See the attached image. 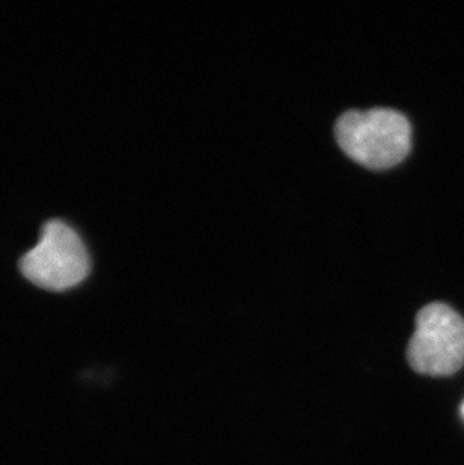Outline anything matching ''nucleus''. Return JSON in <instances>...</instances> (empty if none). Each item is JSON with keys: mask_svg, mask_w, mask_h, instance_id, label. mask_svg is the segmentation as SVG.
Instances as JSON below:
<instances>
[{"mask_svg": "<svg viewBox=\"0 0 464 465\" xmlns=\"http://www.w3.org/2000/svg\"><path fill=\"white\" fill-rule=\"evenodd\" d=\"M20 272L40 288L66 291L88 277L91 258L76 229L62 220H48L36 246L20 259Z\"/></svg>", "mask_w": 464, "mask_h": 465, "instance_id": "f03ea898", "label": "nucleus"}, {"mask_svg": "<svg viewBox=\"0 0 464 465\" xmlns=\"http://www.w3.org/2000/svg\"><path fill=\"white\" fill-rule=\"evenodd\" d=\"M333 132L342 153L371 171L397 166L412 151V124L388 107L348 110L338 118Z\"/></svg>", "mask_w": 464, "mask_h": 465, "instance_id": "f257e3e1", "label": "nucleus"}, {"mask_svg": "<svg viewBox=\"0 0 464 465\" xmlns=\"http://www.w3.org/2000/svg\"><path fill=\"white\" fill-rule=\"evenodd\" d=\"M461 413H463V417H464V404H463V407H461Z\"/></svg>", "mask_w": 464, "mask_h": 465, "instance_id": "20e7f679", "label": "nucleus"}, {"mask_svg": "<svg viewBox=\"0 0 464 465\" xmlns=\"http://www.w3.org/2000/svg\"><path fill=\"white\" fill-rule=\"evenodd\" d=\"M408 361L417 372L448 377L464 364V320L451 306L429 303L418 312L408 347Z\"/></svg>", "mask_w": 464, "mask_h": 465, "instance_id": "7ed1b4c3", "label": "nucleus"}]
</instances>
